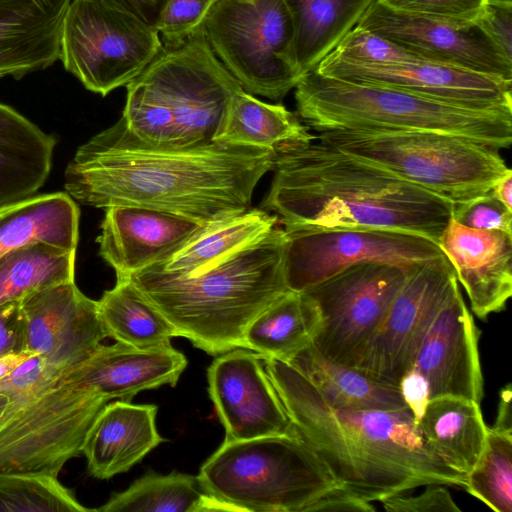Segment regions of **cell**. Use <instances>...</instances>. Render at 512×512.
Instances as JSON below:
<instances>
[{
	"label": "cell",
	"instance_id": "52",
	"mask_svg": "<svg viewBox=\"0 0 512 512\" xmlns=\"http://www.w3.org/2000/svg\"><path fill=\"white\" fill-rule=\"evenodd\" d=\"M8 403H9L8 399L5 396L0 394V418L3 415V413L5 412Z\"/></svg>",
	"mask_w": 512,
	"mask_h": 512
},
{
	"label": "cell",
	"instance_id": "36",
	"mask_svg": "<svg viewBox=\"0 0 512 512\" xmlns=\"http://www.w3.org/2000/svg\"><path fill=\"white\" fill-rule=\"evenodd\" d=\"M464 489L496 512L512 511V433L488 427L484 450Z\"/></svg>",
	"mask_w": 512,
	"mask_h": 512
},
{
	"label": "cell",
	"instance_id": "13",
	"mask_svg": "<svg viewBox=\"0 0 512 512\" xmlns=\"http://www.w3.org/2000/svg\"><path fill=\"white\" fill-rule=\"evenodd\" d=\"M413 266L361 263L303 292L320 318L311 343L322 355L349 365L382 322Z\"/></svg>",
	"mask_w": 512,
	"mask_h": 512
},
{
	"label": "cell",
	"instance_id": "12",
	"mask_svg": "<svg viewBox=\"0 0 512 512\" xmlns=\"http://www.w3.org/2000/svg\"><path fill=\"white\" fill-rule=\"evenodd\" d=\"M284 232L285 283L299 293L361 263L410 267L445 256L433 240L405 231L335 227Z\"/></svg>",
	"mask_w": 512,
	"mask_h": 512
},
{
	"label": "cell",
	"instance_id": "32",
	"mask_svg": "<svg viewBox=\"0 0 512 512\" xmlns=\"http://www.w3.org/2000/svg\"><path fill=\"white\" fill-rule=\"evenodd\" d=\"M99 512H239L210 494L198 476L148 472L126 490L113 494Z\"/></svg>",
	"mask_w": 512,
	"mask_h": 512
},
{
	"label": "cell",
	"instance_id": "4",
	"mask_svg": "<svg viewBox=\"0 0 512 512\" xmlns=\"http://www.w3.org/2000/svg\"><path fill=\"white\" fill-rule=\"evenodd\" d=\"M285 232H269L190 276L140 270L129 280L171 323L178 337L209 355L244 348L251 321L288 290ZM245 349V348H244Z\"/></svg>",
	"mask_w": 512,
	"mask_h": 512
},
{
	"label": "cell",
	"instance_id": "16",
	"mask_svg": "<svg viewBox=\"0 0 512 512\" xmlns=\"http://www.w3.org/2000/svg\"><path fill=\"white\" fill-rule=\"evenodd\" d=\"M207 381L209 397L225 429V440L294 431L260 354L236 348L217 355L207 369Z\"/></svg>",
	"mask_w": 512,
	"mask_h": 512
},
{
	"label": "cell",
	"instance_id": "40",
	"mask_svg": "<svg viewBox=\"0 0 512 512\" xmlns=\"http://www.w3.org/2000/svg\"><path fill=\"white\" fill-rule=\"evenodd\" d=\"M216 0H167L156 29L163 46L180 44L202 24Z\"/></svg>",
	"mask_w": 512,
	"mask_h": 512
},
{
	"label": "cell",
	"instance_id": "49",
	"mask_svg": "<svg viewBox=\"0 0 512 512\" xmlns=\"http://www.w3.org/2000/svg\"><path fill=\"white\" fill-rule=\"evenodd\" d=\"M511 399V384H507L500 391L496 419L492 426L493 429L512 433Z\"/></svg>",
	"mask_w": 512,
	"mask_h": 512
},
{
	"label": "cell",
	"instance_id": "42",
	"mask_svg": "<svg viewBox=\"0 0 512 512\" xmlns=\"http://www.w3.org/2000/svg\"><path fill=\"white\" fill-rule=\"evenodd\" d=\"M394 10L443 18L475 22L486 0H376Z\"/></svg>",
	"mask_w": 512,
	"mask_h": 512
},
{
	"label": "cell",
	"instance_id": "17",
	"mask_svg": "<svg viewBox=\"0 0 512 512\" xmlns=\"http://www.w3.org/2000/svg\"><path fill=\"white\" fill-rule=\"evenodd\" d=\"M314 70L339 80L390 87L471 107L512 109V83L439 62L361 65L327 55Z\"/></svg>",
	"mask_w": 512,
	"mask_h": 512
},
{
	"label": "cell",
	"instance_id": "19",
	"mask_svg": "<svg viewBox=\"0 0 512 512\" xmlns=\"http://www.w3.org/2000/svg\"><path fill=\"white\" fill-rule=\"evenodd\" d=\"M413 367L427 380L429 400L454 396L481 402L483 376L478 332L459 283L427 331Z\"/></svg>",
	"mask_w": 512,
	"mask_h": 512
},
{
	"label": "cell",
	"instance_id": "23",
	"mask_svg": "<svg viewBox=\"0 0 512 512\" xmlns=\"http://www.w3.org/2000/svg\"><path fill=\"white\" fill-rule=\"evenodd\" d=\"M71 0H0V78L43 70L60 59Z\"/></svg>",
	"mask_w": 512,
	"mask_h": 512
},
{
	"label": "cell",
	"instance_id": "38",
	"mask_svg": "<svg viewBox=\"0 0 512 512\" xmlns=\"http://www.w3.org/2000/svg\"><path fill=\"white\" fill-rule=\"evenodd\" d=\"M328 55L344 62L361 65H389L425 60L358 26L351 29Z\"/></svg>",
	"mask_w": 512,
	"mask_h": 512
},
{
	"label": "cell",
	"instance_id": "45",
	"mask_svg": "<svg viewBox=\"0 0 512 512\" xmlns=\"http://www.w3.org/2000/svg\"><path fill=\"white\" fill-rule=\"evenodd\" d=\"M26 353L20 301L0 305V358Z\"/></svg>",
	"mask_w": 512,
	"mask_h": 512
},
{
	"label": "cell",
	"instance_id": "26",
	"mask_svg": "<svg viewBox=\"0 0 512 512\" xmlns=\"http://www.w3.org/2000/svg\"><path fill=\"white\" fill-rule=\"evenodd\" d=\"M275 215L259 208L207 225L146 270L170 276H190L248 245L277 226Z\"/></svg>",
	"mask_w": 512,
	"mask_h": 512
},
{
	"label": "cell",
	"instance_id": "22",
	"mask_svg": "<svg viewBox=\"0 0 512 512\" xmlns=\"http://www.w3.org/2000/svg\"><path fill=\"white\" fill-rule=\"evenodd\" d=\"M188 364L172 345L140 349L124 343L101 344L87 359L66 369L59 382L92 389L110 400L130 401L143 390L175 386Z\"/></svg>",
	"mask_w": 512,
	"mask_h": 512
},
{
	"label": "cell",
	"instance_id": "18",
	"mask_svg": "<svg viewBox=\"0 0 512 512\" xmlns=\"http://www.w3.org/2000/svg\"><path fill=\"white\" fill-rule=\"evenodd\" d=\"M24 350L64 369L87 359L107 337L98 303L74 281L58 284L20 301Z\"/></svg>",
	"mask_w": 512,
	"mask_h": 512
},
{
	"label": "cell",
	"instance_id": "34",
	"mask_svg": "<svg viewBox=\"0 0 512 512\" xmlns=\"http://www.w3.org/2000/svg\"><path fill=\"white\" fill-rule=\"evenodd\" d=\"M107 337L140 349L171 346L178 337L171 323L130 280L116 281L97 301Z\"/></svg>",
	"mask_w": 512,
	"mask_h": 512
},
{
	"label": "cell",
	"instance_id": "25",
	"mask_svg": "<svg viewBox=\"0 0 512 512\" xmlns=\"http://www.w3.org/2000/svg\"><path fill=\"white\" fill-rule=\"evenodd\" d=\"M56 139L0 103V208L28 199L47 180Z\"/></svg>",
	"mask_w": 512,
	"mask_h": 512
},
{
	"label": "cell",
	"instance_id": "21",
	"mask_svg": "<svg viewBox=\"0 0 512 512\" xmlns=\"http://www.w3.org/2000/svg\"><path fill=\"white\" fill-rule=\"evenodd\" d=\"M438 247L452 265L472 312L481 319L503 310L512 295V235L464 227L452 218Z\"/></svg>",
	"mask_w": 512,
	"mask_h": 512
},
{
	"label": "cell",
	"instance_id": "31",
	"mask_svg": "<svg viewBox=\"0 0 512 512\" xmlns=\"http://www.w3.org/2000/svg\"><path fill=\"white\" fill-rule=\"evenodd\" d=\"M319 323L311 298L289 290L251 321L244 334V348L288 361L311 342Z\"/></svg>",
	"mask_w": 512,
	"mask_h": 512
},
{
	"label": "cell",
	"instance_id": "47",
	"mask_svg": "<svg viewBox=\"0 0 512 512\" xmlns=\"http://www.w3.org/2000/svg\"><path fill=\"white\" fill-rule=\"evenodd\" d=\"M398 388L406 407L418 421L429 402V386L425 377L411 367L401 377Z\"/></svg>",
	"mask_w": 512,
	"mask_h": 512
},
{
	"label": "cell",
	"instance_id": "11",
	"mask_svg": "<svg viewBox=\"0 0 512 512\" xmlns=\"http://www.w3.org/2000/svg\"><path fill=\"white\" fill-rule=\"evenodd\" d=\"M109 401L92 389L58 382L24 403H8L0 418V472L58 477L82 453L92 423Z\"/></svg>",
	"mask_w": 512,
	"mask_h": 512
},
{
	"label": "cell",
	"instance_id": "15",
	"mask_svg": "<svg viewBox=\"0 0 512 512\" xmlns=\"http://www.w3.org/2000/svg\"><path fill=\"white\" fill-rule=\"evenodd\" d=\"M356 26L425 60L464 68L512 83V61L476 22L402 12L375 0Z\"/></svg>",
	"mask_w": 512,
	"mask_h": 512
},
{
	"label": "cell",
	"instance_id": "37",
	"mask_svg": "<svg viewBox=\"0 0 512 512\" xmlns=\"http://www.w3.org/2000/svg\"><path fill=\"white\" fill-rule=\"evenodd\" d=\"M0 511L87 512L58 477L38 473L0 472Z\"/></svg>",
	"mask_w": 512,
	"mask_h": 512
},
{
	"label": "cell",
	"instance_id": "33",
	"mask_svg": "<svg viewBox=\"0 0 512 512\" xmlns=\"http://www.w3.org/2000/svg\"><path fill=\"white\" fill-rule=\"evenodd\" d=\"M309 127L281 104L263 102L243 89L232 98L217 141L274 150L309 142Z\"/></svg>",
	"mask_w": 512,
	"mask_h": 512
},
{
	"label": "cell",
	"instance_id": "29",
	"mask_svg": "<svg viewBox=\"0 0 512 512\" xmlns=\"http://www.w3.org/2000/svg\"><path fill=\"white\" fill-rule=\"evenodd\" d=\"M80 212L63 192L32 196L0 208V256L20 245L45 241L76 250Z\"/></svg>",
	"mask_w": 512,
	"mask_h": 512
},
{
	"label": "cell",
	"instance_id": "51",
	"mask_svg": "<svg viewBox=\"0 0 512 512\" xmlns=\"http://www.w3.org/2000/svg\"><path fill=\"white\" fill-rule=\"evenodd\" d=\"M30 355H32V354L23 353V354H14V355L0 358V379L6 373H8L11 369H13L15 366L20 364L26 358H28Z\"/></svg>",
	"mask_w": 512,
	"mask_h": 512
},
{
	"label": "cell",
	"instance_id": "24",
	"mask_svg": "<svg viewBox=\"0 0 512 512\" xmlns=\"http://www.w3.org/2000/svg\"><path fill=\"white\" fill-rule=\"evenodd\" d=\"M157 406L117 400L107 403L92 423L82 448L97 479L127 472L165 439L156 427Z\"/></svg>",
	"mask_w": 512,
	"mask_h": 512
},
{
	"label": "cell",
	"instance_id": "35",
	"mask_svg": "<svg viewBox=\"0 0 512 512\" xmlns=\"http://www.w3.org/2000/svg\"><path fill=\"white\" fill-rule=\"evenodd\" d=\"M76 250L45 241L15 247L0 256V305L74 281Z\"/></svg>",
	"mask_w": 512,
	"mask_h": 512
},
{
	"label": "cell",
	"instance_id": "43",
	"mask_svg": "<svg viewBox=\"0 0 512 512\" xmlns=\"http://www.w3.org/2000/svg\"><path fill=\"white\" fill-rule=\"evenodd\" d=\"M416 496L398 494L380 501L387 512H461L445 485L427 484Z\"/></svg>",
	"mask_w": 512,
	"mask_h": 512
},
{
	"label": "cell",
	"instance_id": "5",
	"mask_svg": "<svg viewBox=\"0 0 512 512\" xmlns=\"http://www.w3.org/2000/svg\"><path fill=\"white\" fill-rule=\"evenodd\" d=\"M127 86L120 120L141 142L185 150L217 141L233 96L242 89L212 52L202 26L165 47Z\"/></svg>",
	"mask_w": 512,
	"mask_h": 512
},
{
	"label": "cell",
	"instance_id": "39",
	"mask_svg": "<svg viewBox=\"0 0 512 512\" xmlns=\"http://www.w3.org/2000/svg\"><path fill=\"white\" fill-rule=\"evenodd\" d=\"M63 372L44 356L32 354L0 379V394L10 405H19L57 384Z\"/></svg>",
	"mask_w": 512,
	"mask_h": 512
},
{
	"label": "cell",
	"instance_id": "46",
	"mask_svg": "<svg viewBox=\"0 0 512 512\" xmlns=\"http://www.w3.org/2000/svg\"><path fill=\"white\" fill-rule=\"evenodd\" d=\"M358 511L374 512L376 508L346 487L337 485L319 496L309 507L308 512Z\"/></svg>",
	"mask_w": 512,
	"mask_h": 512
},
{
	"label": "cell",
	"instance_id": "1",
	"mask_svg": "<svg viewBox=\"0 0 512 512\" xmlns=\"http://www.w3.org/2000/svg\"><path fill=\"white\" fill-rule=\"evenodd\" d=\"M275 157L271 149L221 141L156 148L131 135L119 119L77 149L64 187L84 205L141 206L210 224L252 207L253 191Z\"/></svg>",
	"mask_w": 512,
	"mask_h": 512
},
{
	"label": "cell",
	"instance_id": "8",
	"mask_svg": "<svg viewBox=\"0 0 512 512\" xmlns=\"http://www.w3.org/2000/svg\"><path fill=\"white\" fill-rule=\"evenodd\" d=\"M317 138L453 205L490 192L512 171L499 149L454 134L330 130Z\"/></svg>",
	"mask_w": 512,
	"mask_h": 512
},
{
	"label": "cell",
	"instance_id": "3",
	"mask_svg": "<svg viewBox=\"0 0 512 512\" xmlns=\"http://www.w3.org/2000/svg\"><path fill=\"white\" fill-rule=\"evenodd\" d=\"M272 170L261 209L284 230L390 229L437 244L452 217L451 202L319 139L276 151Z\"/></svg>",
	"mask_w": 512,
	"mask_h": 512
},
{
	"label": "cell",
	"instance_id": "14",
	"mask_svg": "<svg viewBox=\"0 0 512 512\" xmlns=\"http://www.w3.org/2000/svg\"><path fill=\"white\" fill-rule=\"evenodd\" d=\"M457 284L454 269L445 256L414 265L382 322L349 366L398 387Z\"/></svg>",
	"mask_w": 512,
	"mask_h": 512
},
{
	"label": "cell",
	"instance_id": "48",
	"mask_svg": "<svg viewBox=\"0 0 512 512\" xmlns=\"http://www.w3.org/2000/svg\"><path fill=\"white\" fill-rule=\"evenodd\" d=\"M114 3L138 18L148 25L156 28L160 15L167 0H106Z\"/></svg>",
	"mask_w": 512,
	"mask_h": 512
},
{
	"label": "cell",
	"instance_id": "20",
	"mask_svg": "<svg viewBox=\"0 0 512 512\" xmlns=\"http://www.w3.org/2000/svg\"><path fill=\"white\" fill-rule=\"evenodd\" d=\"M105 210L97 238L99 255L114 269L116 281L129 280L209 225L141 206L118 205Z\"/></svg>",
	"mask_w": 512,
	"mask_h": 512
},
{
	"label": "cell",
	"instance_id": "50",
	"mask_svg": "<svg viewBox=\"0 0 512 512\" xmlns=\"http://www.w3.org/2000/svg\"><path fill=\"white\" fill-rule=\"evenodd\" d=\"M490 192L497 200L512 210V171L500 178Z\"/></svg>",
	"mask_w": 512,
	"mask_h": 512
},
{
	"label": "cell",
	"instance_id": "30",
	"mask_svg": "<svg viewBox=\"0 0 512 512\" xmlns=\"http://www.w3.org/2000/svg\"><path fill=\"white\" fill-rule=\"evenodd\" d=\"M375 0H283L293 20L296 65L315 69Z\"/></svg>",
	"mask_w": 512,
	"mask_h": 512
},
{
	"label": "cell",
	"instance_id": "28",
	"mask_svg": "<svg viewBox=\"0 0 512 512\" xmlns=\"http://www.w3.org/2000/svg\"><path fill=\"white\" fill-rule=\"evenodd\" d=\"M417 424L432 450L465 475L484 450L488 427L480 403L473 400L454 396L433 398Z\"/></svg>",
	"mask_w": 512,
	"mask_h": 512
},
{
	"label": "cell",
	"instance_id": "6",
	"mask_svg": "<svg viewBox=\"0 0 512 512\" xmlns=\"http://www.w3.org/2000/svg\"><path fill=\"white\" fill-rule=\"evenodd\" d=\"M297 114L319 132L431 131L497 149L512 143V109L477 108L377 85L305 73L295 86Z\"/></svg>",
	"mask_w": 512,
	"mask_h": 512
},
{
	"label": "cell",
	"instance_id": "9",
	"mask_svg": "<svg viewBox=\"0 0 512 512\" xmlns=\"http://www.w3.org/2000/svg\"><path fill=\"white\" fill-rule=\"evenodd\" d=\"M201 26L212 52L245 92L281 100L302 77L283 0H216Z\"/></svg>",
	"mask_w": 512,
	"mask_h": 512
},
{
	"label": "cell",
	"instance_id": "10",
	"mask_svg": "<svg viewBox=\"0 0 512 512\" xmlns=\"http://www.w3.org/2000/svg\"><path fill=\"white\" fill-rule=\"evenodd\" d=\"M163 49L156 28L106 0H71L60 59L86 89L106 96L129 84Z\"/></svg>",
	"mask_w": 512,
	"mask_h": 512
},
{
	"label": "cell",
	"instance_id": "2",
	"mask_svg": "<svg viewBox=\"0 0 512 512\" xmlns=\"http://www.w3.org/2000/svg\"><path fill=\"white\" fill-rule=\"evenodd\" d=\"M262 359L293 430L340 485L368 502L427 484L465 487L466 475L432 450L408 408L334 407L291 364Z\"/></svg>",
	"mask_w": 512,
	"mask_h": 512
},
{
	"label": "cell",
	"instance_id": "7",
	"mask_svg": "<svg viewBox=\"0 0 512 512\" xmlns=\"http://www.w3.org/2000/svg\"><path fill=\"white\" fill-rule=\"evenodd\" d=\"M198 478L206 491L239 512H308L319 496L339 485L295 431L224 440Z\"/></svg>",
	"mask_w": 512,
	"mask_h": 512
},
{
	"label": "cell",
	"instance_id": "44",
	"mask_svg": "<svg viewBox=\"0 0 512 512\" xmlns=\"http://www.w3.org/2000/svg\"><path fill=\"white\" fill-rule=\"evenodd\" d=\"M475 22L512 61V0H486Z\"/></svg>",
	"mask_w": 512,
	"mask_h": 512
},
{
	"label": "cell",
	"instance_id": "41",
	"mask_svg": "<svg viewBox=\"0 0 512 512\" xmlns=\"http://www.w3.org/2000/svg\"><path fill=\"white\" fill-rule=\"evenodd\" d=\"M458 224L477 230H498L512 235V210L491 192L454 204L452 217Z\"/></svg>",
	"mask_w": 512,
	"mask_h": 512
},
{
	"label": "cell",
	"instance_id": "27",
	"mask_svg": "<svg viewBox=\"0 0 512 512\" xmlns=\"http://www.w3.org/2000/svg\"><path fill=\"white\" fill-rule=\"evenodd\" d=\"M330 405L357 410L407 408L399 388L322 355L310 342L288 361Z\"/></svg>",
	"mask_w": 512,
	"mask_h": 512
}]
</instances>
